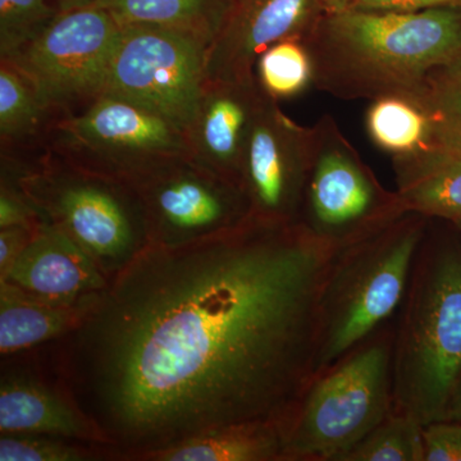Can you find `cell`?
<instances>
[{
  "instance_id": "cell-1",
  "label": "cell",
  "mask_w": 461,
  "mask_h": 461,
  "mask_svg": "<svg viewBox=\"0 0 461 461\" xmlns=\"http://www.w3.org/2000/svg\"><path fill=\"white\" fill-rule=\"evenodd\" d=\"M332 242L249 218L182 247L148 245L80 323L33 348L112 460L291 414L314 379Z\"/></svg>"
},
{
  "instance_id": "cell-2",
  "label": "cell",
  "mask_w": 461,
  "mask_h": 461,
  "mask_svg": "<svg viewBox=\"0 0 461 461\" xmlns=\"http://www.w3.org/2000/svg\"><path fill=\"white\" fill-rule=\"evenodd\" d=\"M305 44L318 90L342 100L417 98L430 72L461 58V7L323 14Z\"/></svg>"
},
{
  "instance_id": "cell-3",
  "label": "cell",
  "mask_w": 461,
  "mask_h": 461,
  "mask_svg": "<svg viewBox=\"0 0 461 461\" xmlns=\"http://www.w3.org/2000/svg\"><path fill=\"white\" fill-rule=\"evenodd\" d=\"M461 375V240L429 220L395 317L393 411L442 420Z\"/></svg>"
},
{
  "instance_id": "cell-4",
  "label": "cell",
  "mask_w": 461,
  "mask_h": 461,
  "mask_svg": "<svg viewBox=\"0 0 461 461\" xmlns=\"http://www.w3.org/2000/svg\"><path fill=\"white\" fill-rule=\"evenodd\" d=\"M14 182L44 222L63 230L109 281L150 245L147 218L130 185L83 171L50 150L2 154Z\"/></svg>"
},
{
  "instance_id": "cell-5",
  "label": "cell",
  "mask_w": 461,
  "mask_h": 461,
  "mask_svg": "<svg viewBox=\"0 0 461 461\" xmlns=\"http://www.w3.org/2000/svg\"><path fill=\"white\" fill-rule=\"evenodd\" d=\"M429 224L408 212L338 248L321 290L314 378L396 317Z\"/></svg>"
},
{
  "instance_id": "cell-6",
  "label": "cell",
  "mask_w": 461,
  "mask_h": 461,
  "mask_svg": "<svg viewBox=\"0 0 461 461\" xmlns=\"http://www.w3.org/2000/svg\"><path fill=\"white\" fill-rule=\"evenodd\" d=\"M395 318L315 377L286 426L285 461H338L393 411Z\"/></svg>"
},
{
  "instance_id": "cell-7",
  "label": "cell",
  "mask_w": 461,
  "mask_h": 461,
  "mask_svg": "<svg viewBox=\"0 0 461 461\" xmlns=\"http://www.w3.org/2000/svg\"><path fill=\"white\" fill-rule=\"evenodd\" d=\"M45 149L83 171L127 185L166 160L190 154L180 127L108 94L78 113L58 118Z\"/></svg>"
},
{
  "instance_id": "cell-8",
  "label": "cell",
  "mask_w": 461,
  "mask_h": 461,
  "mask_svg": "<svg viewBox=\"0 0 461 461\" xmlns=\"http://www.w3.org/2000/svg\"><path fill=\"white\" fill-rule=\"evenodd\" d=\"M408 213L396 191L377 176L330 114L312 126L311 165L302 220L336 247L357 241Z\"/></svg>"
},
{
  "instance_id": "cell-9",
  "label": "cell",
  "mask_w": 461,
  "mask_h": 461,
  "mask_svg": "<svg viewBox=\"0 0 461 461\" xmlns=\"http://www.w3.org/2000/svg\"><path fill=\"white\" fill-rule=\"evenodd\" d=\"M121 26L107 11L59 12L32 41L0 59L16 67L58 118L78 113L104 95Z\"/></svg>"
},
{
  "instance_id": "cell-10",
  "label": "cell",
  "mask_w": 461,
  "mask_h": 461,
  "mask_svg": "<svg viewBox=\"0 0 461 461\" xmlns=\"http://www.w3.org/2000/svg\"><path fill=\"white\" fill-rule=\"evenodd\" d=\"M211 45L153 26H121L105 93L141 105L186 131L206 81Z\"/></svg>"
},
{
  "instance_id": "cell-11",
  "label": "cell",
  "mask_w": 461,
  "mask_h": 461,
  "mask_svg": "<svg viewBox=\"0 0 461 461\" xmlns=\"http://www.w3.org/2000/svg\"><path fill=\"white\" fill-rule=\"evenodd\" d=\"M129 185L140 199L151 245L193 244L250 218L241 187L191 154L166 160Z\"/></svg>"
},
{
  "instance_id": "cell-12",
  "label": "cell",
  "mask_w": 461,
  "mask_h": 461,
  "mask_svg": "<svg viewBox=\"0 0 461 461\" xmlns=\"http://www.w3.org/2000/svg\"><path fill=\"white\" fill-rule=\"evenodd\" d=\"M278 103L264 95L258 109L242 160L241 187L250 218L297 223L311 165L312 127L291 120Z\"/></svg>"
},
{
  "instance_id": "cell-13",
  "label": "cell",
  "mask_w": 461,
  "mask_h": 461,
  "mask_svg": "<svg viewBox=\"0 0 461 461\" xmlns=\"http://www.w3.org/2000/svg\"><path fill=\"white\" fill-rule=\"evenodd\" d=\"M324 12L320 0H230L208 51L206 80L257 81L258 58L275 42L305 39Z\"/></svg>"
},
{
  "instance_id": "cell-14",
  "label": "cell",
  "mask_w": 461,
  "mask_h": 461,
  "mask_svg": "<svg viewBox=\"0 0 461 461\" xmlns=\"http://www.w3.org/2000/svg\"><path fill=\"white\" fill-rule=\"evenodd\" d=\"M264 95L258 81L206 80L185 131L191 157L241 187L249 133Z\"/></svg>"
},
{
  "instance_id": "cell-15",
  "label": "cell",
  "mask_w": 461,
  "mask_h": 461,
  "mask_svg": "<svg viewBox=\"0 0 461 461\" xmlns=\"http://www.w3.org/2000/svg\"><path fill=\"white\" fill-rule=\"evenodd\" d=\"M5 366L0 381V433L41 435L103 445L89 420L44 371L32 351ZM104 446V445H103Z\"/></svg>"
},
{
  "instance_id": "cell-16",
  "label": "cell",
  "mask_w": 461,
  "mask_h": 461,
  "mask_svg": "<svg viewBox=\"0 0 461 461\" xmlns=\"http://www.w3.org/2000/svg\"><path fill=\"white\" fill-rule=\"evenodd\" d=\"M0 282L36 297L75 304L108 286L109 280L77 244L53 224L42 222Z\"/></svg>"
},
{
  "instance_id": "cell-17",
  "label": "cell",
  "mask_w": 461,
  "mask_h": 461,
  "mask_svg": "<svg viewBox=\"0 0 461 461\" xmlns=\"http://www.w3.org/2000/svg\"><path fill=\"white\" fill-rule=\"evenodd\" d=\"M396 193L406 211L451 224L461 222V150L432 144L393 157Z\"/></svg>"
},
{
  "instance_id": "cell-18",
  "label": "cell",
  "mask_w": 461,
  "mask_h": 461,
  "mask_svg": "<svg viewBox=\"0 0 461 461\" xmlns=\"http://www.w3.org/2000/svg\"><path fill=\"white\" fill-rule=\"evenodd\" d=\"M100 294L75 304H56L0 282V354L26 353L75 329Z\"/></svg>"
},
{
  "instance_id": "cell-19",
  "label": "cell",
  "mask_w": 461,
  "mask_h": 461,
  "mask_svg": "<svg viewBox=\"0 0 461 461\" xmlns=\"http://www.w3.org/2000/svg\"><path fill=\"white\" fill-rule=\"evenodd\" d=\"M285 446L284 423L248 421L205 430L139 461H285Z\"/></svg>"
},
{
  "instance_id": "cell-20",
  "label": "cell",
  "mask_w": 461,
  "mask_h": 461,
  "mask_svg": "<svg viewBox=\"0 0 461 461\" xmlns=\"http://www.w3.org/2000/svg\"><path fill=\"white\" fill-rule=\"evenodd\" d=\"M57 120L25 76L7 59H0L2 154L25 156L44 150Z\"/></svg>"
},
{
  "instance_id": "cell-21",
  "label": "cell",
  "mask_w": 461,
  "mask_h": 461,
  "mask_svg": "<svg viewBox=\"0 0 461 461\" xmlns=\"http://www.w3.org/2000/svg\"><path fill=\"white\" fill-rule=\"evenodd\" d=\"M120 26H153L198 36L212 45L230 0H95Z\"/></svg>"
},
{
  "instance_id": "cell-22",
  "label": "cell",
  "mask_w": 461,
  "mask_h": 461,
  "mask_svg": "<svg viewBox=\"0 0 461 461\" xmlns=\"http://www.w3.org/2000/svg\"><path fill=\"white\" fill-rule=\"evenodd\" d=\"M366 130L373 144L393 158L408 156L435 144L429 114L411 96L388 95L372 100L366 112Z\"/></svg>"
},
{
  "instance_id": "cell-23",
  "label": "cell",
  "mask_w": 461,
  "mask_h": 461,
  "mask_svg": "<svg viewBox=\"0 0 461 461\" xmlns=\"http://www.w3.org/2000/svg\"><path fill=\"white\" fill-rule=\"evenodd\" d=\"M256 77L269 98H295L314 81L313 60L304 39L290 38L275 42L258 58Z\"/></svg>"
},
{
  "instance_id": "cell-24",
  "label": "cell",
  "mask_w": 461,
  "mask_h": 461,
  "mask_svg": "<svg viewBox=\"0 0 461 461\" xmlns=\"http://www.w3.org/2000/svg\"><path fill=\"white\" fill-rule=\"evenodd\" d=\"M435 144L461 150V58L430 72L418 94Z\"/></svg>"
},
{
  "instance_id": "cell-25",
  "label": "cell",
  "mask_w": 461,
  "mask_h": 461,
  "mask_svg": "<svg viewBox=\"0 0 461 461\" xmlns=\"http://www.w3.org/2000/svg\"><path fill=\"white\" fill-rule=\"evenodd\" d=\"M423 427L393 411L338 461H424Z\"/></svg>"
},
{
  "instance_id": "cell-26",
  "label": "cell",
  "mask_w": 461,
  "mask_h": 461,
  "mask_svg": "<svg viewBox=\"0 0 461 461\" xmlns=\"http://www.w3.org/2000/svg\"><path fill=\"white\" fill-rule=\"evenodd\" d=\"M112 460L105 446L60 437L0 433V461Z\"/></svg>"
},
{
  "instance_id": "cell-27",
  "label": "cell",
  "mask_w": 461,
  "mask_h": 461,
  "mask_svg": "<svg viewBox=\"0 0 461 461\" xmlns=\"http://www.w3.org/2000/svg\"><path fill=\"white\" fill-rule=\"evenodd\" d=\"M58 14L47 0H0V57L41 35Z\"/></svg>"
},
{
  "instance_id": "cell-28",
  "label": "cell",
  "mask_w": 461,
  "mask_h": 461,
  "mask_svg": "<svg viewBox=\"0 0 461 461\" xmlns=\"http://www.w3.org/2000/svg\"><path fill=\"white\" fill-rule=\"evenodd\" d=\"M424 461H461L460 421L438 420L423 427Z\"/></svg>"
},
{
  "instance_id": "cell-29",
  "label": "cell",
  "mask_w": 461,
  "mask_h": 461,
  "mask_svg": "<svg viewBox=\"0 0 461 461\" xmlns=\"http://www.w3.org/2000/svg\"><path fill=\"white\" fill-rule=\"evenodd\" d=\"M44 222L32 203L14 182L0 178V229L11 226H39Z\"/></svg>"
},
{
  "instance_id": "cell-30",
  "label": "cell",
  "mask_w": 461,
  "mask_h": 461,
  "mask_svg": "<svg viewBox=\"0 0 461 461\" xmlns=\"http://www.w3.org/2000/svg\"><path fill=\"white\" fill-rule=\"evenodd\" d=\"M39 226H11L0 229V280L7 276L17 258L32 241Z\"/></svg>"
},
{
  "instance_id": "cell-31",
  "label": "cell",
  "mask_w": 461,
  "mask_h": 461,
  "mask_svg": "<svg viewBox=\"0 0 461 461\" xmlns=\"http://www.w3.org/2000/svg\"><path fill=\"white\" fill-rule=\"evenodd\" d=\"M439 7H461V0H357L353 9L409 14Z\"/></svg>"
},
{
  "instance_id": "cell-32",
  "label": "cell",
  "mask_w": 461,
  "mask_h": 461,
  "mask_svg": "<svg viewBox=\"0 0 461 461\" xmlns=\"http://www.w3.org/2000/svg\"><path fill=\"white\" fill-rule=\"evenodd\" d=\"M442 420L460 421L461 423V375L453 393H451L447 406H446Z\"/></svg>"
},
{
  "instance_id": "cell-33",
  "label": "cell",
  "mask_w": 461,
  "mask_h": 461,
  "mask_svg": "<svg viewBox=\"0 0 461 461\" xmlns=\"http://www.w3.org/2000/svg\"><path fill=\"white\" fill-rule=\"evenodd\" d=\"M324 14H342L354 8L357 0H320Z\"/></svg>"
},
{
  "instance_id": "cell-34",
  "label": "cell",
  "mask_w": 461,
  "mask_h": 461,
  "mask_svg": "<svg viewBox=\"0 0 461 461\" xmlns=\"http://www.w3.org/2000/svg\"><path fill=\"white\" fill-rule=\"evenodd\" d=\"M95 0H53L54 7L59 12L71 11V9L89 7Z\"/></svg>"
},
{
  "instance_id": "cell-35",
  "label": "cell",
  "mask_w": 461,
  "mask_h": 461,
  "mask_svg": "<svg viewBox=\"0 0 461 461\" xmlns=\"http://www.w3.org/2000/svg\"><path fill=\"white\" fill-rule=\"evenodd\" d=\"M455 229L457 230V235H459V238L461 240V222L457 224H454Z\"/></svg>"
}]
</instances>
